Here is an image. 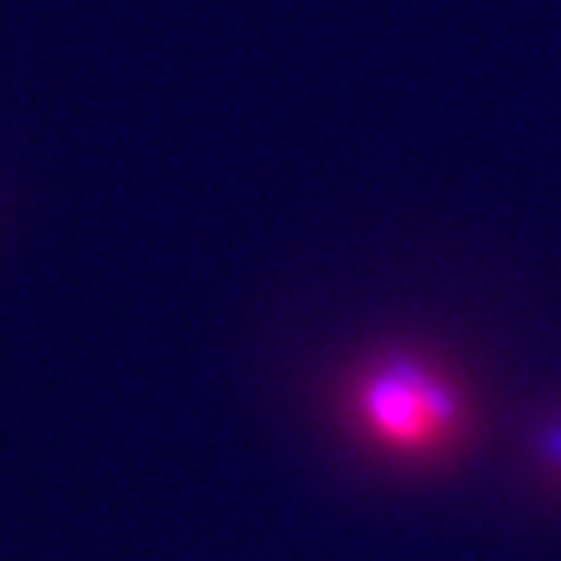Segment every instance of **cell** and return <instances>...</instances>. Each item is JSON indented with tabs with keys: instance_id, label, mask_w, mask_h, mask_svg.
<instances>
[{
	"instance_id": "obj_2",
	"label": "cell",
	"mask_w": 561,
	"mask_h": 561,
	"mask_svg": "<svg viewBox=\"0 0 561 561\" xmlns=\"http://www.w3.org/2000/svg\"><path fill=\"white\" fill-rule=\"evenodd\" d=\"M528 470L545 495L561 500V403L545 408L528 433Z\"/></svg>"
},
{
	"instance_id": "obj_1",
	"label": "cell",
	"mask_w": 561,
	"mask_h": 561,
	"mask_svg": "<svg viewBox=\"0 0 561 561\" xmlns=\"http://www.w3.org/2000/svg\"><path fill=\"white\" fill-rule=\"evenodd\" d=\"M354 416L366 442L403 461H445L470 442L474 403L466 382L442 362L391 354L370 362L354 387Z\"/></svg>"
}]
</instances>
